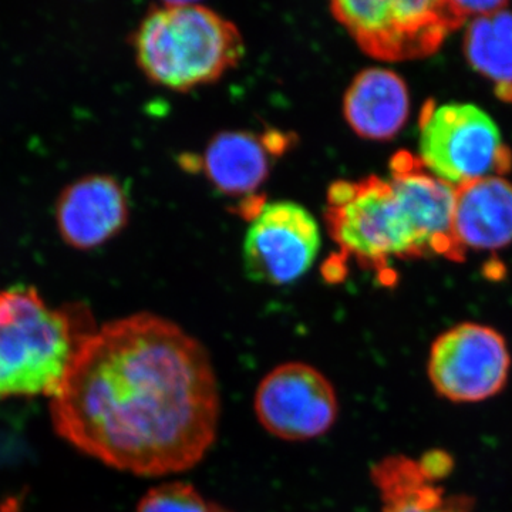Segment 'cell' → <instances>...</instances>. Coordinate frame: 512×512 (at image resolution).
<instances>
[{"mask_svg":"<svg viewBox=\"0 0 512 512\" xmlns=\"http://www.w3.org/2000/svg\"><path fill=\"white\" fill-rule=\"evenodd\" d=\"M254 410L259 424L278 439H318L338 420V394L316 367L302 362L282 363L259 383Z\"/></svg>","mask_w":512,"mask_h":512,"instance_id":"obj_9","label":"cell"},{"mask_svg":"<svg viewBox=\"0 0 512 512\" xmlns=\"http://www.w3.org/2000/svg\"><path fill=\"white\" fill-rule=\"evenodd\" d=\"M130 215L127 192L111 175L94 174L69 185L57 201L60 237L76 249H93L116 237Z\"/></svg>","mask_w":512,"mask_h":512,"instance_id":"obj_11","label":"cell"},{"mask_svg":"<svg viewBox=\"0 0 512 512\" xmlns=\"http://www.w3.org/2000/svg\"><path fill=\"white\" fill-rule=\"evenodd\" d=\"M390 170V178L330 184L326 227L342 254L382 276L394 259L441 255L464 261L453 235L456 188L427 173L406 151L393 157Z\"/></svg>","mask_w":512,"mask_h":512,"instance_id":"obj_2","label":"cell"},{"mask_svg":"<svg viewBox=\"0 0 512 512\" xmlns=\"http://www.w3.org/2000/svg\"><path fill=\"white\" fill-rule=\"evenodd\" d=\"M453 470V460L434 450L414 460L403 454L384 457L372 468V480L382 512H474V500L448 494L441 485Z\"/></svg>","mask_w":512,"mask_h":512,"instance_id":"obj_10","label":"cell"},{"mask_svg":"<svg viewBox=\"0 0 512 512\" xmlns=\"http://www.w3.org/2000/svg\"><path fill=\"white\" fill-rule=\"evenodd\" d=\"M134 49L147 79L174 92L217 82L245 55L238 26L194 2H165L148 10Z\"/></svg>","mask_w":512,"mask_h":512,"instance_id":"obj_4","label":"cell"},{"mask_svg":"<svg viewBox=\"0 0 512 512\" xmlns=\"http://www.w3.org/2000/svg\"><path fill=\"white\" fill-rule=\"evenodd\" d=\"M94 329L82 305L53 308L36 289H0V400L53 399Z\"/></svg>","mask_w":512,"mask_h":512,"instance_id":"obj_3","label":"cell"},{"mask_svg":"<svg viewBox=\"0 0 512 512\" xmlns=\"http://www.w3.org/2000/svg\"><path fill=\"white\" fill-rule=\"evenodd\" d=\"M419 148L424 170L454 188L501 175L512 165L500 128L470 103H426L420 114Z\"/></svg>","mask_w":512,"mask_h":512,"instance_id":"obj_6","label":"cell"},{"mask_svg":"<svg viewBox=\"0 0 512 512\" xmlns=\"http://www.w3.org/2000/svg\"><path fill=\"white\" fill-rule=\"evenodd\" d=\"M330 13L367 56L383 62L431 56L466 23L446 0H339Z\"/></svg>","mask_w":512,"mask_h":512,"instance_id":"obj_5","label":"cell"},{"mask_svg":"<svg viewBox=\"0 0 512 512\" xmlns=\"http://www.w3.org/2000/svg\"><path fill=\"white\" fill-rule=\"evenodd\" d=\"M251 217L242 245L249 278L276 286L301 279L315 264L322 247L316 218L292 201L262 204Z\"/></svg>","mask_w":512,"mask_h":512,"instance_id":"obj_8","label":"cell"},{"mask_svg":"<svg viewBox=\"0 0 512 512\" xmlns=\"http://www.w3.org/2000/svg\"><path fill=\"white\" fill-rule=\"evenodd\" d=\"M453 6L458 16L464 22H467V19L473 20L481 18V16L491 15V13L498 12V10L507 9L510 3L504 2V0H501V2H460V0H456V2H453Z\"/></svg>","mask_w":512,"mask_h":512,"instance_id":"obj_17","label":"cell"},{"mask_svg":"<svg viewBox=\"0 0 512 512\" xmlns=\"http://www.w3.org/2000/svg\"><path fill=\"white\" fill-rule=\"evenodd\" d=\"M272 146L248 131H225L210 141L202 157L205 177L229 197L254 194L271 170Z\"/></svg>","mask_w":512,"mask_h":512,"instance_id":"obj_14","label":"cell"},{"mask_svg":"<svg viewBox=\"0 0 512 512\" xmlns=\"http://www.w3.org/2000/svg\"><path fill=\"white\" fill-rule=\"evenodd\" d=\"M410 96L403 77L383 67L357 73L343 97V117L356 136L392 140L407 123Z\"/></svg>","mask_w":512,"mask_h":512,"instance_id":"obj_13","label":"cell"},{"mask_svg":"<svg viewBox=\"0 0 512 512\" xmlns=\"http://www.w3.org/2000/svg\"><path fill=\"white\" fill-rule=\"evenodd\" d=\"M0 512H19L18 501L9 500L0 507Z\"/></svg>","mask_w":512,"mask_h":512,"instance_id":"obj_18","label":"cell"},{"mask_svg":"<svg viewBox=\"0 0 512 512\" xmlns=\"http://www.w3.org/2000/svg\"><path fill=\"white\" fill-rule=\"evenodd\" d=\"M137 512H224L208 503L194 485L170 481L150 488L137 505Z\"/></svg>","mask_w":512,"mask_h":512,"instance_id":"obj_16","label":"cell"},{"mask_svg":"<svg viewBox=\"0 0 512 512\" xmlns=\"http://www.w3.org/2000/svg\"><path fill=\"white\" fill-rule=\"evenodd\" d=\"M453 235L466 254L497 251L512 242V184L501 175L456 187Z\"/></svg>","mask_w":512,"mask_h":512,"instance_id":"obj_12","label":"cell"},{"mask_svg":"<svg viewBox=\"0 0 512 512\" xmlns=\"http://www.w3.org/2000/svg\"><path fill=\"white\" fill-rule=\"evenodd\" d=\"M224 512H227V511H224Z\"/></svg>","mask_w":512,"mask_h":512,"instance_id":"obj_19","label":"cell"},{"mask_svg":"<svg viewBox=\"0 0 512 512\" xmlns=\"http://www.w3.org/2000/svg\"><path fill=\"white\" fill-rule=\"evenodd\" d=\"M50 409L57 434L87 456L134 476L164 477L210 451L221 400L200 340L140 312L87 336Z\"/></svg>","mask_w":512,"mask_h":512,"instance_id":"obj_1","label":"cell"},{"mask_svg":"<svg viewBox=\"0 0 512 512\" xmlns=\"http://www.w3.org/2000/svg\"><path fill=\"white\" fill-rule=\"evenodd\" d=\"M468 64L512 96V10L470 20L464 36Z\"/></svg>","mask_w":512,"mask_h":512,"instance_id":"obj_15","label":"cell"},{"mask_svg":"<svg viewBox=\"0 0 512 512\" xmlns=\"http://www.w3.org/2000/svg\"><path fill=\"white\" fill-rule=\"evenodd\" d=\"M511 356L500 332L464 322L431 345L427 373L439 396L454 403H478L497 396L510 376Z\"/></svg>","mask_w":512,"mask_h":512,"instance_id":"obj_7","label":"cell"}]
</instances>
